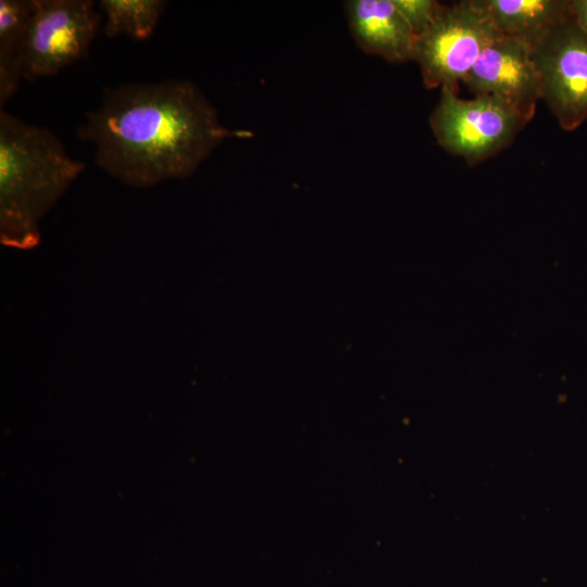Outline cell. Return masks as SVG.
Returning <instances> with one entry per match:
<instances>
[{
	"label": "cell",
	"instance_id": "3957f363",
	"mask_svg": "<svg viewBox=\"0 0 587 587\" xmlns=\"http://www.w3.org/2000/svg\"><path fill=\"white\" fill-rule=\"evenodd\" d=\"M529 123L511 104L492 95L462 99L457 90L441 87L430 116L437 142L469 165L487 160L509 147Z\"/></svg>",
	"mask_w": 587,
	"mask_h": 587
},
{
	"label": "cell",
	"instance_id": "8fae6325",
	"mask_svg": "<svg viewBox=\"0 0 587 587\" xmlns=\"http://www.w3.org/2000/svg\"><path fill=\"white\" fill-rule=\"evenodd\" d=\"M167 2L163 0H101L98 7L107 16L104 33L109 38L126 35L146 40L155 29Z\"/></svg>",
	"mask_w": 587,
	"mask_h": 587
},
{
	"label": "cell",
	"instance_id": "30bf717a",
	"mask_svg": "<svg viewBox=\"0 0 587 587\" xmlns=\"http://www.w3.org/2000/svg\"><path fill=\"white\" fill-rule=\"evenodd\" d=\"M32 0L0 1V107L16 92L23 78Z\"/></svg>",
	"mask_w": 587,
	"mask_h": 587
},
{
	"label": "cell",
	"instance_id": "7c38bea8",
	"mask_svg": "<svg viewBox=\"0 0 587 587\" xmlns=\"http://www.w3.org/2000/svg\"><path fill=\"white\" fill-rule=\"evenodd\" d=\"M417 37L433 23L444 4L436 0H392Z\"/></svg>",
	"mask_w": 587,
	"mask_h": 587
},
{
	"label": "cell",
	"instance_id": "5b68a950",
	"mask_svg": "<svg viewBox=\"0 0 587 587\" xmlns=\"http://www.w3.org/2000/svg\"><path fill=\"white\" fill-rule=\"evenodd\" d=\"M23 78L50 77L87 57L102 15L91 0H32Z\"/></svg>",
	"mask_w": 587,
	"mask_h": 587
},
{
	"label": "cell",
	"instance_id": "ba28073f",
	"mask_svg": "<svg viewBox=\"0 0 587 587\" xmlns=\"http://www.w3.org/2000/svg\"><path fill=\"white\" fill-rule=\"evenodd\" d=\"M349 29L366 53L391 63L412 60L416 36L392 0L345 3Z\"/></svg>",
	"mask_w": 587,
	"mask_h": 587
},
{
	"label": "cell",
	"instance_id": "6da1fadb",
	"mask_svg": "<svg viewBox=\"0 0 587 587\" xmlns=\"http://www.w3.org/2000/svg\"><path fill=\"white\" fill-rule=\"evenodd\" d=\"M78 135L102 170L147 187L188 177L224 140L251 133L224 126L193 83L168 79L107 89Z\"/></svg>",
	"mask_w": 587,
	"mask_h": 587
},
{
	"label": "cell",
	"instance_id": "7a4b0ae2",
	"mask_svg": "<svg viewBox=\"0 0 587 587\" xmlns=\"http://www.w3.org/2000/svg\"><path fill=\"white\" fill-rule=\"evenodd\" d=\"M49 129L0 111V229L3 242L38 241L42 214L84 172Z\"/></svg>",
	"mask_w": 587,
	"mask_h": 587
},
{
	"label": "cell",
	"instance_id": "277c9868",
	"mask_svg": "<svg viewBox=\"0 0 587 587\" xmlns=\"http://www.w3.org/2000/svg\"><path fill=\"white\" fill-rule=\"evenodd\" d=\"M488 15L474 0L445 5L415 39L412 61L421 68L426 88L457 90L482 51L499 35Z\"/></svg>",
	"mask_w": 587,
	"mask_h": 587
},
{
	"label": "cell",
	"instance_id": "52a82bcc",
	"mask_svg": "<svg viewBox=\"0 0 587 587\" xmlns=\"http://www.w3.org/2000/svg\"><path fill=\"white\" fill-rule=\"evenodd\" d=\"M463 83L474 96H496L528 121L541 100V84L532 50L501 34L482 51Z\"/></svg>",
	"mask_w": 587,
	"mask_h": 587
},
{
	"label": "cell",
	"instance_id": "4fadbf2b",
	"mask_svg": "<svg viewBox=\"0 0 587 587\" xmlns=\"http://www.w3.org/2000/svg\"><path fill=\"white\" fill-rule=\"evenodd\" d=\"M573 17L587 34V0H570Z\"/></svg>",
	"mask_w": 587,
	"mask_h": 587
},
{
	"label": "cell",
	"instance_id": "8992f818",
	"mask_svg": "<svg viewBox=\"0 0 587 587\" xmlns=\"http://www.w3.org/2000/svg\"><path fill=\"white\" fill-rule=\"evenodd\" d=\"M532 55L541 100L562 129H576L587 118V34L572 14L532 49Z\"/></svg>",
	"mask_w": 587,
	"mask_h": 587
},
{
	"label": "cell",
	"instance_id": "9c48e42d",
	"mask_svg": "<svg viewBox=\"0 0 587 587\" xmlns=\"http://www.w3.org/2000/svg\"><path fill=\"white\" fill-rule=\"evenodd\" d=\"M503 36L535 48L572 16L570 0H474Z\"/></svg>",
	"mask_w": 587,
	"mask_h": 587
}]
</instances>
